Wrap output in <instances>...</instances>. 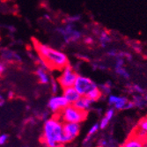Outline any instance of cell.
I'll list each match as a JSON object with an SVG mask.
<instances>
[{
	"label": "cell",
	"mask_w": 147,
	"mask_h": 147,
	"mask_svg": "<svg viewBox=\"0 0 147 147\" xmlns=\"http://www.w3.org/2000/svg\"><path fill=\"white\" fill-rule=\"evenodd\" d=\"M32 42L39 56L37 63L41 67L49 71H62L70 63L68 57L62 51L42 44L35 38H32Z\"/></svg>",
	"instance_id": "1"
},
{
	"label": "cell",
	"mask_w": 147,
	"mask_h": 147,
	"mask_svg": "<svg viewBox=\"0 0 147 147\" xmlns=\"http://www.w3.org/2000/svg\"><path fill=\"white\" fill-rule=\"evenodd\" d=\"M63 123L54 115L48 118L44 124L41 142L45 147H63Z\"/></svg>",
	"instance_id": "2"
},
{
	"label": "cell",
	"mask_w": 147,
	"mask_h": 147,
	"mask_svg": "<svg viewBox=\"0 0 147 147\" xmlns=\"http://www.w3.org/2000/svg\"><path fill=\"white\" fill-rule=\"evenodd\" d=\"M63 123H81L86 119L88 111H83L77 109L75 106L69 104L59 114L56 115Z\"/></svg>",
	"instance_id": "3"
},
{
	"label": "cell",
	"mask_w": 147,
	"mask_h": 147,
	"mask_svg": "<svg viewBox=\"0 0 147 147\" xmlns=\"http://www.w3.org/2000/svg\"><path fill=\"white\" fill-rule=\"evenodd\" d=\"M121 147H147V133L136 126Z\"/></svg>",
	"instance_id": "4"
},
{
	"label": "cell",
	"mask_w": 147,
	"mask_h": 147,
	"mask_svg": "<svg viewBox=\"0 0 147 147\" xmlns=\"http://www.w3.org/2000/svg\"><path fill=\"white\" fill-rule=\"evenodd\" d=\"M78 76V74L77 73V71H75V70L72 68V66L69 63L62 70V73L57 78V81L59 84V86L62 87V89L66 87H71L74 86V83Z\"/></svg>",
	"instance_id": "5"
},
{
	"label": "cell",
	"mask_w": 147,
	"mask_h": 147,
	"mask_svg": "<svg viewBox=\"0 0 147 147\" xmlns=\"http://www.w3.org/2000/svg\"><path fill=\"white\" fill-rule=\"evenodd\" d=\"M73 86L78 91V92L80 95L86 96L91 90H92L94 87H96L97 85L93 82L91 78L85 77V76L78 75Z\"/></svg>",
	"instance_id": "6"
},
{
	"label": "cell",
	"mask_w": 147,
	"mask_h": 147,
	"mask_svg": "<svg viewBox=\"0 0 147 147\" xmlns=\"http://www.w3.org/2000/svg\"><path fill=\"white\" fill-rule=\"evenodd\" d=\"M80 132V123H63V144L72 142Z\"/></svg>",
	"instance_id": "7"
},
{
	"label": "cell",
	"mask_w": 147,
	"mask_h": 147,
	"mask_svg": "<svg viewBox=\"0 0 147 147\" xmlns=\"http://www.w3.org/2000/svg\"><path fill=\"white\" fill-rule=\"evenodd\" d=\"M68 105L69 102L63 95H54L49 99L48 102V108L56 115L59 114Z\"/></svg>",
	"instance_id": "8"
},
{
	"label": "cell",
	"mask_w": 147,
	"mask_h": 147,
	"mask_svg": "<svg viewBox=\"0 0 147 147\" xmlns=\"http://www.w3.org/2000/svg\"><path fill=\"white\" fill-rule=\"evenodd\" d=\"M63 96L67 100V101L71 105H73L80 97H81V95L78 92V91L74 88V86L63 88Z\"/></svg>",
	"instance_id": "9"
},
{
	"label": "cell",
	"mask_w": 147,
	"mask_h": 147,
	"mask_svg": "<svg viewBox=\"0 0 147 147\" xmlns=\"http://www.w3.org/2000/svg\"><path fill=\"white\" fill-rule=\"evenodd\" d=\"M115 71L122 78L128 79L129 78V73L124 68V60L123 58L116 57H115Z\"/></svg>",
	"instance_id": "10"
},
{
	"label": "cell",
	"mask_w": 147,
	"mask_h": 147,
	"mask_svg": "<svg viewBox=\"0 0 147 147\" xmlns=\"http://www.w3.org/2000/svg\"><path fill=\"white\" fill-rule=\"evenodd\" d=\"M92 101L91 100H89L87 97L86 96H81L74 104L73 106H75L77 109L83 110V111H88V109L91 108Z\"/></svg>",
	"instance_id": "11"
},
{
	"label": "cell",
	"mask_w": 147,
	"mask_h": 147,
	"mask_svg": "<svg viewBox=\"0 0 147 147\" xmlns=\"http://www.w3.org/2000/svg\"><path fill=\"white\" fill-rule=\"evenodd\" d=\"M36 76L39 79V82L42 85H47L49 83V75L46 71V69L40 67L36 71Z\"/></svg>",
	"instance_id": "12"
},
{
	"label": "cell",
	"mask_w": 147,
	"mask_h": 147,
	"mask_svg": "<svg viewBox=\"0 0 147 147\" xmlns=\"http://www.w3.org/2000/svg\"><path fill=\"white\" fill-rule=\"evenodd\" d=\"M102 96V92L100 90V88H99V86H97L96 87H94L92 90H91L86 95V97H87L89 100H91L92 102L99 100Z\"/></svg>",
	"instance_id": "13"
},
{
	"label": "cell",
	"mask_w": 147,
	"mask_h": 147,
	"mask_svg": "<svg viewBox=\"0 0 147 147\" xmlns=\"http://www.w3.org/2000/svg\"><path fill=\"white\" fill-rule=\"evenodd\" d=\"M99 41H100V47L101 48H106L107 46H108L110 43L111 37L106 31H101L99 34Z\"/></svg>",
	"instance_id": "14"
},
{
	"label": "cell",
	"mask_w": 147,
	"mask_h": 147,
	"mask_svg": "<svg viewBox=\"0 0 147 147\" xmlns=\"http://www.w3.org/2000/svg\"><path fill=\"white\" fill-rule=\"evenodd\" d=\"M128 99L125 98V97H122L121 100H120V101L118 103H116L115 105V108L118 110H122V109H125L126 108V105L128 103Z\"/></svg>",
	"instance_id": "15"
},
{
	"label": "cell",
	"mask_w": 147,
	"mask_h": 147,
	"mask_svg": "<svg viewBox=\"0 0 147 147\" xmlns=\"http://www.w3.org/2000/svg\"><path fill=\"white\" fill-rule=\"evenodd\" d=\"M137 126L139 127L145 133H147V116L143 117L142 119H140V121L138 122V123Z\"/></svg>",
	"instance_id": "16"
},
{
	"label": "cell",
	"mask_w": 147,
	"mask_h": 147,
	"mask_svg": "<svg viewBox=\"0 0 147 147\" xmlns=\"http://www.w3.org/2000/svg\"><path fill=\"white\" fill-rule=\"evenodd\" d=\"M99 128H100V124L99 123H95L94 125H92V128L89 129V131H88V134H87V137H89V138H91L92 135H94L95 133L98 131V129H99Z\"/></svg>",
	"instance_id": "17"
},
{
	"label": "cell",
	"mask_w": 147,
	"mask_h": 147,
	"mask_svg": "<svg viewBox=\"0 0 147 147\" xmlns=\"http://www.w3.org/2000/svg\"><path fill=\"white\" fill-rule=\"evenodd\" d=\"M122 97L120 96H116V95H110L109 98V103L110 105H115L116 103H118L120 101V100H121Z\"/></svg>",
	"instance_id": "18"
},
{
	"label": "cell",
	"mask_w": 147,
	"mask_h": 147,
	"mask_svg": "<svg viewBox=\"0 0 147 147\" xmlns=\"http://www.w3.org/2000/svg\"><path fill=\"white\" fill-rule=\"evenodd\" d=\"M58 83L57 81H56V80H52L51 81V90H52V92L54 93H57V91H58Z\"/></svg>",
	"instance_id": "19"
},
{
	"label": "cell",
	"mask_w": 147,
	"mask_h": 147,
	"mask_svg": "<svg viewBox=\"0 0 147 147\" xmlns=\"http://www.w3.org/2000/svg\"><path fill=\"white\" fill-rule=\"evenodd\" d=\"M109 123V120L104 116V117L101 119L100 123V129H105L107 126H108Z\"/></svg>",
	"instance_id": "20"
},
{
	"label": "cell",
	"mask_w": 147,
	"mask_h": 147,
	"mask_svg": "<svg viewBox=\"0 0 147 147\" xmlns=\"http://www.w3.org/2000/svg\"><path fill=\"white\" fill-rule=\"evenodd\" d=\"M100 90H101L102 93L103 92L109 93L111 91V85H109V84H104V85L101 86V89Z\"/></svg>",
	"instance_id": "21"
},
{
	"label": "cell",
	"mask_w": 147,
	"mask_h": 147,
	"mask_svg": "<svg viewBox=\"0 0 147 147\" xmlns=\"http://www.w3.org/2000/svg\"><path fill=\"white\" fill-rule=\"evenodd\" d=\"M8 135L7 134H1L0 135V145H3L5 144L7 140H8Z\"/></svg>",
	"instance_id": "22"
},
{
	"label": "cell",
	"mask_w": 147,
	"mask_h": 147,
	"mask_svg": "<svg viewBox=\"0 0 147 147\" xmlns=\"http://www.w3.org/2000/svg\"><path fill=\"white\" fill-rule=\"evenodd\" d=\"M107 55L110 57H116L117 55H118V51H116L115 49H110L107 52Z\"/></svg>",
	"instance_id": "23"
},
{
	"label": "cell",
	"mask_w": 147,
	"mask_h": 147,
	"mask_svg": "<svg viewBox=\"0 0 147 147\" xmlns=\"http://www.w3.org/2000/svg\"><path fill=\"white\" fill-rule=\"evenodd\" d=\"M132 90L134 91V92H144V89L139 86L138 85H133L132 86Z\"/></svg>",
	"instance_id": "24"
},
{
	"label": "cell",
	"mask_w": 147,
	"mask_h": 147,
	"mask_svg": "<svg viewBox=\"0 0 147 147\" xmlns=\"http://www.w3.org/2000/svg\"><path fill=\"white\" fill-rule=\"evenodd\" d=\"M114 116V110L113 109H109V110H108L107 111V113H106V115H105V117L106 118H108L109 121L112 119V117Z\"/></svg>",
	"instance_id": "25"
},
{
	"label": "cell",
	"mask_w": 147,
	"mask_h": 147,
	"mask_svg": "<svg viewBox=\"0 0 147 147\" xmlns=\"http://www.w3.org/2000/svg\"><path fill=\"white\" fill-rule=\"evenodd\" d=\"M84 42L86 44H92V43H93V39L91 36H86L84 38Z\"/></svg>",
	"instance_id": "26"
},
{
	"label": "cell",
	"mask_w": 147,
	"mask_h": 147,
	"mask_svg": "<svg viewBox=\"0 0 147 147\" xmlns=\"http://www.w3.org/2000/svg\"><path fill=\"white\" fill-rule=\"evenodd\" d=\"M5 71V65L2 63H0V75H2Z\"/></svg>",
	"instance_id": "27"
},
{
	"label": "cell",
	"mask_w": 147,
	"mask_h": 147,
	"mask_svg": "<svg viewBox=\"0 0 147 147\" xmlns=\"http://www.w3.org/2000/svg\"><path fill=\"white\" fill-rule=\"evenodd\" d=\"M5 102V98H4L2 95H0V107L4 106Z\"/></svg>",
	"instance_id": "28"
},
{
	"label": "cell",
	"mask_w": 147,
	"mask_h": 147,
	"mask_svg": "<svg viewBox=\"0 0 147 147\" xmlns=\"http://www.w3.org/2000/svg\"><path fill=\"white\" fill-rule=\"evenodd\" d=\"M144 100H146V101H147V94H146V95H145V99H144Z\"/></svg>",
	"instance_id": "29"
}]
</instances>
